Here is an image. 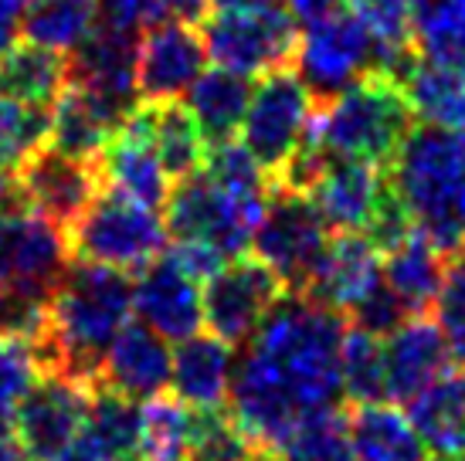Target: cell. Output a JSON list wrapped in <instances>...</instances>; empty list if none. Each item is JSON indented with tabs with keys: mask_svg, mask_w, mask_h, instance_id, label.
Masks as SVG:
<instances>
[{
	"mask_svg": "<svg viewBox=\"0 0 465 461\" xmlns=\"http://www.w3.org/2000/svg\"><path fill=\"white\" fill-rule=\"evenodd\" d=\"M343 319L306 295H282L252 336L228 394V410L252 448H282L310 417L340 407Z\"/></svg>",
	"mask_w": 465,
	"mask_h": 461,
	"instance_id": "6da1fadb",
	"label": "cell"
},
{
	"mask_svg": "<svg viewBox=\"0 0 465 461\" xmlns=\"http://www.w3.org/2000/svg\"><path fill=\"white\" fill-rule=\"evenodd\" d=\"M133 312V279L119 269L72 261L48 306V329L35 346L41 373L99 380L103 359Z\"/></svg>",
	"mask_w": 465,
	"mask_h": 461,
	"instance_id": "7a4b0ae2",
	"label": "cell"
},
{
	"mask_svg": "<svg viewBox=\"0 0 465 461\" xmlns=\"http://www.w3.org/2000/svg\"><path fill=\"white\" fill-rule=\"evenodd\" d=\"M384 170L414 230L445 258L465 251V132L414 123Z\"/></svg>",
	"mask_w": 465,
	"mask_h": 461,
	"instance_id": "3957f363",
	"label": "cell"
},
{
	"mask_svg": "<svg viewBox=\"0 0 465 461\" xmlns=\"http://www.w3.org/2000/svg\"><path fill=\"white\" fill-rule=\"evenodd\" d=\"M418 115L408 92L388 72H367L353 85L316 105L310 140L330 156L388 167Z\"/></svg>",
	"mask_w": 465,
	"mask_h": 461,
	"instance_id": "277c9868",
	"label": "cell"
},
{
	"mask_svg": "<svg viewBox=\"0 0 465 461\" xmlns=\"http://www.w3.org/2000/svg\"><path fill=\"white\" fill-rule=\"evenodd\" d=\"M75 261H92L126 275H140L167 251V221L153 207L136 204L116 191H99L82 214L65 228Z\"/></svg>",
	"mask_w": 465,
	"mask_h": 461,
	"instance_id": "5b68a950",
	"label": "cell"
},
{
	"mask_svg": "<svg viewBox=\"0 0 465 461\" xmlns=\"http://www.w3.org/2000/svg\"><path fill=\"white\" fill-rule=\"evenodd\" d=\"M252 248L262 265L282 282L285 295H306L330 248V224L306 193L272 187L269 204L252 234Z\"/></svg>",
	"mask_w": 465,
	"mask_h": 461,
	"instance_id": "8992f818",
	"label": "cell"
},
{
	"mask_svg": "<svg viewBox=\"0 0 465 461\" xmlns=\"http://www.w3.org/2000/svg\"><path fill=\"white\" fill-rule=\"evenodd\" d=\"M167 230L173 241L207 244L224 261L245 255L265 204L242 201L221 187L207 170L177 180L167 197Z\"/></svg>",
	"mask_w": 465,
	"mask_h": 461,
	"instance_id": "52a82bcc",
	"label": "cell"
},
{
	"mask_svg": "<svg viewBox=\"0 0 465 461\" xmlns=\"http://www.w3.org/2000/svg\"><path fill=\"white\" fill-rule=\"evenodd\" d=\"M316 115V99L299 78L296 68H279L262 75V82L252 89V103L242 119V146L255 156L269 180L285 170V163L302 150L310 140V123Z\"/></svg>",
	"mask_w": 465,
	"mask_h": 461,
	"instance_id": "ba28073f",
	"label": "cell"
},
{
	"mask_svg": "<svg viewBox=\"0 0 465 461\" xmlns=\"http://www.w3.org/2000/svg\"><path fill=\"white\" fill-rule=\"evenodd\" d=\"M299 34V21L282 7L218 11L201 21L207 58L248 78L292 68Z\"/></svg>",
	"mask_w": 465,
	"mask_h": 461,
	"instance_id": "9c48e42d",
	"label": "cell"
},
{
	"mask_svg": "<svg viewBox=\"0 0 465 461\" xmlns=\"http://www.w3.org/2000/svg\"><path fill=\"white\" fill-rule=\"evenodd\" d=\"M292 68L312 92L316 105L330 103L336 92L353 85L367 72H377L374 41L367 34L361 14L353 7H343L323 21L302 27Z\"/></svg>",
	"mask_w": 465,
	"mask_h": 461,
	"instance_id": "30bf717a",
	"label": "cell"
},
{
	"mask_svg": "<svg viewBox=\"0 0 465 461\" xmlns=\"http://www.w3.org/2000/svg\"><path fill=\"white\" fill-rule=\"evenodd\" d=\"M72 261L75 258L62 224L25 204L0 211V285L52 299Z\"/></svg>",
	"mask_w": 465,
	"mask_h": 461,
	"instance_id": "8fae6325",
	"label": "cell"
},
{
	"mask_svg": "<svg viewBox=\"0 0 465 461\" xmlns=\"http://www.w3.org/2000/svg\"><path fill=\"white\" fill-rule=\"evenodd\" d=\"M282 295V282L259 258L238 255L204 279L201 289L204 326L211 336L224 339L228 346H245L252 343V336L259 333V326L269 319V312L279 306Z\"/></svg>",
	"mask_w": 465,
	"mask_h": 461,
	"instance_id": "7c38bea8",
	"label": "cell"
},
{
	"mask_svg": "<svg viewBox=\"0 0 465 461\" xmlns=\"http://www.w3.org/2000/svg\"><path fill=\"white\" fill-rule=\"evenodd\" d=\"M92 384L65 377V373H41V380L14 407L11 427L27 461H52L82 435L89 417Z\"/></svg>",
	"mask_w": 465,
	"mask_h": 461,
	"instance_id": "4fadbf2b",
	"label": "cell"
},
{
	"mask_svg": "<svg viewBox=\"0 0 465 461\" xmlns=\"http://www.w3.org/2000/svg\"><path fill=\"white\" fill-rule=\"evenodd\" d=\"M17 204L38 211L41 218L68 228L72 221L95 201L103 191V180L95 170V160H78L52 142L38 146L17 167Z\"/></svg>",
	"mask_w": 465,
	"mask_h": 461,
	"instance_id": "5bb4252c",
	"label": "cell"
},
{
	"mask_svg": "<svg viewBox=\"0 0 465 461\" xmlns=\"http://www.w3.org/2000/svg\"><path fill=\"white\" fill-rule=\"evenodd\" d=\"M330 230L340 234H371L391 197L388 170L361 160L330 156L320 177L306 191Z\"/></svg>",
	"mask_w": 465,
	"mask_h": 461,
	"instance_id": "9a60e30c",
	"label": "cell"
},
{
	"mask_svg": "<svg viewBox=\"0 0 465 461\" xmlns=\"http://www.w3.org/2000/svg\"><path fill=\"white\" fill-rule=\"evenodd\" d=\"M95 170H99L105 191H116L136 201V204L153 207V211L167 204L170 173L156 156L143 103H136V109L119 123L113 140L105 142V150L95 156Z\"/></svg>",
	"mask_w": 465,
	"mask_h": 461,
	"instance_id": "2e32d148",
	"label": "cell"
},
{
	"mask_svg": "<svg viewBox=\"0 0 465 461\" xmlns=\"http://www.w3.org/2000/svg\"><path fill=\"white\" fill-rule=\"evenodd\" d=\"M133 312L143 326H150L167 343H181L201 333L204 306H201V282L183 271L170 251L150 261L133 282Z\"/></svg>",
	"mask_w": 465,
	"mask_h": 461,
	"instance_id": "e0dca14e",
	"label": "cell"
},
{
	"mask_svg": "<svg viewBox=\"0 0 465 461\" xmlns=\"http://www.w3.org/2000/svg\"><path fill=\"white\" fill-rule=\"evenodd\" d=\"M207 48L194 25L183 21H156L140 38L136 89L140 103H173L191 92L204 72Z\"/></svg>",
	"mask_w": 465,
	"mask_h": 461,
	"instance_id": "ac0fdd59",
	"label": "cell"
},
{
	"mask_svg": "<svg viewBox=\"0 0 465 461\" xmlns=\"http://www.w3.org/2000/svg\"><path fill=\"white\" fill-rule=\"evenodd\" d=\"M136 64H140V38L95 25L89 38L75 52H68V82L130 113L140 103Z\"/></svg>",
	"mask_w": 465,
	"mask_h": 461,
	"instance_id": "d6986e66",
	"label": "cell"
},
{
	"mask_svg": "<svg viewBox=\"0 0 465 461\" xmlns=\"http://www.w3.org/2000/svg\"><path fill=\"white\" fill-rule=\"evenodd\" d=\"M388 367V397L411 404L428 387L441 384L452 370V353L441 339L439 326L425 316H408L384 343Z\"/></svg>",
	"mask_w": 465,
	"mask_h": 461,
	"instance_id": "ffe728a7",
	"label": "cell"
},
{
	"mask_svg": "<svg viewBox=\"0 0 465 461\" xmlns=\"http://www.w3.org/2000/svg\"><path fill=\"white\" fill-rule=\"evenodd\" d=\"M384 255L367 234H340L330 241L320 269L312 275L306 299L350 316L384 279Z\"/></svg>",
	"mask_w": 465,
	"mask_h": 461,
	"instance_id": "44dd1931",
	"label": "cell"
},
{
	"mask_svg": "<svg viewBox=\"0 0 465 461\" xmlns=\"http://www.w3.org/2000/svg\"><path fill=\"white\" fill-rule=\"evenodd\" d=\"M173 349L140 319L126 322L103 359L95 384H105L130 400H153L170 387Z\"/></svg>",
	"mask_w": 465,
	"mask_h": 461,
	"instance_id": "7402d4cb",
	"label": "cell"
},
{
	"mask_svg": "<svg viewBox=\"0 0 465 461\" xmlns=\"http://www.w3.org/2000/svg\"><path fill=\"white\" fill-rule=\"evenodd\" d=\"M130 113L113 105L109 99H103V95H95V92L68 82L65 92H62L52 105L48 142L68 156L95 160V156L105 150V142L113 140V132L119 129V123Z\"/></svg>",
	"mask_w": 465,
	"mask_h": 461,
	"instance_id": "603a6c76",
	"label": "cell"
},
{
	"mask_svg": "<svg viewBox=\"0 0 465 461\" xmlns=\"http://www.w3.org/2000/svg\"><path fill=\"white\" fill-rule=\"evenodd\" d=\"M234 346L211 333H197L191 339H181L173 349V370H170V387L173 397H181L187 407L214 410L228 404L234 377Z\"/></svg>",
	"mask_w": 465,
	"mask_h": 461,
	"instance_id": "cb8c5ba5",
	"label": "cell"
},
{
	"mask_svg": "<svg viewBox=\"0 0 465 461\" xmlns=\"http://www.w3.org/2000/svg\"><path fill=\"white\" fill-rule=\"evenodd\" d=\"M343 417L357 461H431L414 421L394 404H350Z\"/></svg>",
	"mask_w": 465,
	"mask_h": 461,
	"instance_id": "d4e9b609",
	"label": "cell"
},
{
	"mask_svg": "<svg viewBox=\"0 0 465 461\" xmlns=\"http://www.w3.org/2000/svg\"><path fill=\"white\" fill-rule=\"evenodd\" d=\"M445 261L449 258L421 230L404 234L398 244H391L384 251V265H381L384 285L394 292L408 316H425L435 306L441 279H445Z\"/></svg>",
	"mask_w": 465,
	"mask_h": 461,
	"instance_id": "484cf974",
	"label": "cell"
},
{
	"mask_svg": "<svg viewBox=\"0 0 465 461\" xmlns=\"http://www.w3.org/2000/svg\"><path fill=\"white\" fill-rule=\"evenodd\" d=\"M252 103V82L232 68H204L187 92V109L194 113L197 126L211 146L232 142L242 129L245 109Z\"/></svg>",
	"mask_w": 465,
	"mask_h": 461,
	"instance_id": "4316f807",
	"label": "cell"
},
{
	"mask_svg": "<svg viewBox=\"0 0 465 461\" xmlns=\"http://www.w3.org/2000/svg\"><path fill=\"white\" fill-rule=\"evenodd\" d=\"M68 85V54L41 48L35 41H14L0 58V92L21 105L52 109Z\"/></svg>",
	"mask_w": 465,
	"mask_h": 461,
	"instance_id": "83f0119b",
	"label": "cell"
},
{
	"mask_svg": "<svg viewBox=\"0 0 465 461\" xmlns=\"http://www.w3.org/2000/svg\"><path fill=\"white\" fill-rule=\"evenodd\" d=\"M401 85L408 92L418 119L465 132V64L435 62L418 54V62L408 68Z\"/></svg>",
	"mask_w": 465,
	"mask_h": 461,
	"instance_id": "f1b7e54d",
	"label": "cell"
},
{
	"mask_svg": "<svg viewBox=\"0 0 465 461\" xmlns=\"http://www.w3.org/2000/svg\"><path fill=\"white\" fill-rule=\"evenodd\" d=\"M408 417L435 461H465V390L462 380L445 377L408 404Z\"/></svg>",
	"mask_w": 465,
	"mask_h": 461,
	"instance_id": "f546056e",
	"label": "cell"
},
{
	"mask_svg": "<svg viewBox=\"0 0 465 461\" xmlns=\"http://www.w3.org/2000/svg\"><path fill=\"white\" fill-rule=\"evenodd\" d=\"M82 435L109 461H140L143 458V407L105 384H92L89 417Z\"/></svg>",
	"mask_w": 465,
	"mask_h": 461,
	"instance_id": "4dcf8cb0",
	"label": "cell"
},
{
	"mask_svg": "<svg viewBox=\"0 0 465 461\" xmlns=\"http://www.w3.org/2000/svg\"><path fill=\"white\" fill-rule=\"evenodd\" d=\"M146 105V123H150V136H153L156 156L170 180H183L204 170L211 142L197 126L194 113L187 103L173 99V103H143Z\"/></svg>",
	"mask_w": 465,
	"mask_h": 461,
	"instance_id": "1f68e13d",
	"label": "cell"
},
{
	"mask_svg": "<svg viewBox=\"0 0 465 461\" xmlns=\"http://www.w3.org/2000/svg\"><path fill=\"white\" fill-rule=\"evenodd\" d=\"M52 109H35L0 92V207L17 204V167L48 142Z\"/></svg>",
	"mask_w": 465,
	"mask_h": 461,
	"instance_id": "d6a6232c",
	"label": "cell"
},
{
	"mask_svg": "<svg viewBox=\"0 0 465 461\" xmlns=\"http://www.w3.org/2000/svg\"><path fill=\"white\" fill-rule=\"evenodd\" d=\"M95 27V0H27L21 34L52 52H75Z\"/></svg>",
	"mask_w": 465,
	"mask_h": 461,
	"instance_id": "836d02e7",
	"label": "cell"
},
{
	"mask_svg": "<svg viewBox=\"0 0 465 461\" xmlns=\"http://www.w3.org/2000/svg\"><path fill=\"white\" fill-rule=\"evenodd\" d=\"M197 435V410L181 397H153L143 407V458L187 461Z\"/></svg>",
	"mask_w": 465,
	"mask_h": 461,
	"instance_id": "e575fe53",
	"label": "cell"
},
{
	"mask_svg": "<svg viewBox=\"0 0 465 461\" xmlns=\"http://www.w3.org/2000/svg\"><path fill=\"white\" fill-rule=\"evenodd\" d=\"M340 380H343V400L350 404H371V400L388 397V367H384L381 336L350 322L343 333V349H340Z\"/></svg>",
	"mask_w": 465,
	"mask_h": 461,
	"instance_id": "d590c367",
	"label": "cell"
},
{
	"mask_svg": "<svg viewBox=\"0 0 465 461\" xmlns=\"http://www.w3.org/2000/svg\"><path fill=\"white\" fill-rule=\"evenodd\" d=\"M411 14L418 52L465 64V0H411Z\"/></svg>",
	"mask_w": 465,
	"mask_h": 461,
	"instance_id": "8d00e7d4",
	"label": "cell"
},
{
	"mask_svg": "<svg viewBox=\"0 0 465 461\" xmlns=\"http://www.w3.org/2000/svg\"><path fill=\"white\" fill-rule=\"evenodd\" d=\"M285 461H357L353 445L347 437V417L343 410L316 414L299 427L282 445Z\"/></svg>",
	"mask_w": 465,
	"mask_h": 461,
	"instance_id": "74e56055",
	"label": "cell"
},
{
	"mask_svg": "<svg viewBox=\"0 0 465 461\" xmlns=\"http://www.w3.org/2000/svg\"><path fill=\"white\" fill-rule=\"evenodd\" d=\"M435 326L452 353V363L465 367V251L445 261L439 299H435Z\"/></svg>",
	"mask_w": 465,
	"mask_h": 461,
	"instance_id": "f35d334b",
	"label": "cell"
},
{
	"mask_svg": "<svg viewBox=\"0 0 465 461\" xmlns=\"http://www.w3.org/2000/svg\"><path fill=\"white\" fill-rule=\"evenodd\" d=\"M248 451H252V441L234 424L232 410H197V435L187 461H245Z\"/></svg>",
	"mask_w": 465,
	"mask_h": 461,
	"instance_id": "ab89813d",
	"label": "cell"
},
{
	"mask_svg": "<svg viewBox=\"0 0 465 461\" xmlns=\"http://www.w3.org/2000/svg\"><path fill=\"white\" fill-rule=\"evenodd\" d=\"M41 380V363L35 346L25 339L0 336V417H11L25 394Z\"/></svg>",
	"mask_w": 465,
	"mask_h": 461,
	"instance_id": "60d3db41",
	"label": "cell"
},
{
	"mask_svg": "<svg viewBox=\"0 0 465 461\" xmlns=\"http://www.w3.org/2000/svg\"><path fill=\"white\" fill-rule=\"evenodd\" d=\"M48 306L52 299L0 285V336L38 343L41 333L48 329Z\"/></svg>",
	"mask_w": 465,
	"mask_h": 461,
	"instance_id": "b9f144b4",
	"label": "cell"
},
{
	"mask_svg": "<svg viewBox=\"0 0 465 461\" xmlns=\"http://www.w3.org/2000/svg\"><path fill=\"white\" fill-rule=\"evenodd\" d=\"M160 17L163 7L156 0H95V25L130 38H143Z\"/></svg>",
	"mask_w": 465,
	"mask_h": 461,
	"instance_id": "7bdbcfd3",
	"label": "cell"
},
{
	"mask_svg": "<svg viewBox=\"0 0 465 461\" xmlns=\"http://www.w3.org/2000/svg\"><path fill=\"white\" fill-rule=\"evenodd\" d=\"M343 7H350V0H289V14L302 27L312 25V21H323L330 14L343 11Z\"/></svg>",
	"mask_w": 465,
	"mask_h": 461,
	"instance_id": "ee69618b",
	"label": "cell"
},
{
	"mask_svg": "<svg viewBox=\"0 0 465 461\" xmlns=\"http://www.w3.org/2000/svg\"><path fill=\"white\" fill-rule=\"evenodd\" d=\"M21 0H0V58L11 52V44L21 34Z\"/></svg>",
	"mask_w": 465,
	"mask_h": 461,
	"instance_id": "f6af8a7d",
	"label": "cell"
},
{
	"mask_svg": "<svg viewBox=\"0 0 465 461\" xmlns=\"http://www.w3.org/2000/svg\"><path fill=\"white\" fill-rule=\"evenodd\" d=\"M156 4L163 7V14L183 25H201L207 17V0H156Z\"/></svg>",
	"mask_w": 465,
	"mask_h": 461,
	"instance_id": "bcb514c9",
	"label": "cell"
},
{
	"mask_svg": "<svg viewBox=\"0 0 465 461\" xmlns=\"http://www.w3.org/2000/svg\"><path fill=\"white\" fill-rule=\"evenodd\" d=\"M218 11H245V7H279L282 0H207Z\"/></svg>",
	"mask_w": 465,
	"mask_h": 461,
	"instance_id": "7dc6e473",
	"label": "cell"
},
{
	"mask_svg": "<svg viewBox=\"0 0 465 461\" xmlns=\"http://www.w3.org/2000/svg\"><path fill=\"white\" fill-rule=\"evenodd\" d=\"M245 461H285V458L279 455V448H252Z\"/></svg>",
	"mask_w": 465,
	"mask_h": 461,
	"instance_id": "c3c4849f",
	"label": "cell"
},
{
	"mask_svg": "<svg viewBox=\"0 0 465 461\" xmlns=\"http://www.w3.org/2000/svg\"><path fill=\"white\" fill-rule=\"evenodd\" d=\"M462 390H465V377H462Z\"/></svg>",
	"mask_w": 465,
	"mask_h": 461,
	"instance_id": "681fc988",
	"label": "cell"
},
{
	"mask_svg": "<svg viewBox=\"0 0 465 461\" xmlns=\"http://www.w3.org/2000/svg\"><path fill=\"white\" fill-rule=\"evenodd\" d=\"M350 4H353V0H350Z\"/></svg>",
	"mask_w": 465,
	"mask_h": 461,
	"instance_id": "f907efd6",
	"label": "cell"
}]
</instances>
